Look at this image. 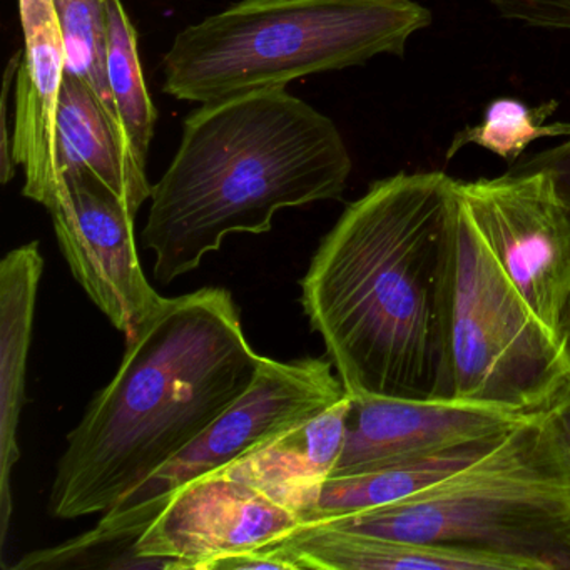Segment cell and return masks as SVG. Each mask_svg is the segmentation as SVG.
<instances>
[{"label":"cell","mask_w":570,"mask_h":570,"mask_svg":"<svg viewBox=\"0 0 570 570\" xmlns=\"http://www.w3.org/2000/svg\"><path fill=\"white\" fill-rule=\"evenodd\" d=\"M350 410L352 396L346 393L325 412L279 433L223 470L252 483L305 520L318 502L323 483L338 465Z\"/></svg>","instance_id":"4fadbf2b"},{"label":"cell","mask_w":570,"mask_h":570,"mask_svg":"<svg viewBox=\"0 0 570 570\" xmlns=\"http://www.w3.org/2000/svg\"><path fill=\"white\" fill-rule=\"evenodd\" d=\"M542 413L549 429L556 435L557 442L562 446L563 453L570 463V382L553 396Z\"/></svg>","instance_id":"603a6c76"},{"label":"cell","mask_w":570,"mask_h":570,"mask_svg":"<svg viewBox=\"0 0 570 570\" xmlns=\"http://www.w3.org/2000/svg\"><path fill=\"white\" fill-rule=\"evenodd\" d=\"M352 168L335 122L285 88L202 105L153 186L142 243L155 278L195 272L226 236L272 232L282 209L342 199Z\"/></svg>","instance_id":"3957f363"},{"label":"cell","mask_w":570,"mask_h":570,"mask_svg":"<svg viewBox=\"0 0 570 570\" xmlns=\"http://www.w3.org/2000/svg\"><path fill=\"white\" fill-rule=\"evenodd\" d=\"M45 269L39 243L19 246L0 263V533L12 515L11 476L19 460L18 426L24 403L36 299Z\"/></svg>","instance_id":"5bb4252c"},{"label":"cell","mask_w":570,"mask_h":570,"mask_svg":"<svg viewBox=\"0 0 570 570\" xmlns=\"http://www.w3.org/2000/svg\"><path fill=\"white\" fill-rule=\"evenodd\" d=\"M459 181L399 173L346 206L302 305L350 396L453 400L450 306Z\"/></svg>","instance_id":"6da1fadb"},{"label":"cell","mask_w":570,"mask_h":570,"mask_svg":"<svg viewBox=\"0 0 570 570\" xmlns=\"http://www.w3.org/2000/svg\"><path fill=\"white\" fill-rule=\"evenodd\" d=\"M557 108L559 102L556 99L535 108L523 105L519 99H495L487 106L480 125L456 132L446 159H452L466 145H475L505 159L509 166L515 165L533 141L559 136L570 138V122H546Z\"/></svg>","instance_id":"d6986e66"},{"label":"cell","mask_w":570,"mask_h":570,"mask_svg":"<svg viewBox=\"0 0 570 570\" xmlns=\"http://www.w3.org/2000/svg\"><path fill=\"white\" fill-rule=\"evenodd\" d=\"M48 212L79 285L126 340L135 336L165 302L139 262L138 213L89 173L61 176L58 198Z\"/></svg>","instance_id":"30bf717a"},{"label":"cell","mask_w":570,"mask_h":570,"mask_svg":"<svg viewBox=\"0 0 570 570\" xmlns=\"http://www.w3.org/2000/svg\"><path fill=\"white\" fill-rule=\"evenodd\" d=\"M559 333L570 348V289L567 293L566 302H563L562 312H560Z\"/></svg>","instance_id":"cb8c5ba5"},{"label":"cell","mask_w":570,"mask_h":570,"mask_svg":"<svg viewBox=\"0 0 570 570\" xmlns=\"http://www.w3.org/2000/svg\"><path fill=\"white\" fill-rule=\"evenodd\" d=\"M308 570H505L490 557L452 547L313 525L289 537Z\"/></svg>","instance_id":"e0dca14e"},{"label":"cell","mask_w":570,"mask_h":570,"mask_svg":"<svg viewBox=\"0 0 570 570\" xmlns=\"http://www.w3.org/2000/svg\"><path fill=\"white\" fill-rule=\"evenodd\" d=\"M108 4L109 0H52L65 38L66 72L85 81L119 122L108 79Z\"/></svg>","instance_id":"ffe728a7"},{"label":"cell","mask_w":570,"mask_h":570,"mask_svg":"<svg viewBox=\"0 0 570 570\" xmlns=\"http://www.w3.org/2000/svg\"><path fill=\"white\" fill-rule=\"evenodd\" d=\"M503 436L475 440L353 475L332 476L323 483L318 502L303 520V527L382 509L419 495L485 455Z\"/></svg>","instance_id":"2e32d148"},{"label":"cell","mask_w":570,"mask_h":570,"mask_svg":"<svg viewBox=\"0 0 570 570\" xmlns=\"http://www.w3.org/2000/svg\"><path fill=\"white\" fill-rule=\"evenodd\" d=\"M108 79L126 141L132 155L148 166L158 112L142 76L138 31L121 0L108 4Z\"/></svg>","instance_id":"ac0fdd59"},{"label":"cell","mask_w":570,"mask_h":570,"mask_svg":"<svg viewBox=\"0 0 570 570\" xmlns=\"http://www.w3.org/2000/svg\"><path fill=\"white\" fill-rule=\"evenodd\" d=\"M449 330L453 400L533 415L570 382L569 345L527 305L462 199Z\"/></svg>","instance_id":"8992f818"},{"label":"cell","mask_w":570,"mask_h":570,"mask_svg":"<svg viewBox=\"0 0 570 570\" xmlns=\"http://www.w3.org/2000/svg\"><path fill=\"white\" fill-rule=\"evenodd\" d=\"M460 199L527 305L559 333L570 289V218L540 173L459 181Z\"/></svg>","instance_id":"ba28073f"},{"label":"cell","mask_w":570,"mask_h":570,"mask_svg":"<svg viewBox=\"0 0 570 570\" xmlns=\"http://www.w3.org/2000/svg\"><path fill=\"white\" fill-rule=\"evenodd\" d=\"M24 55L16 88L12 159L24 169L22 195L46 209L59 193L56 116L66 75V49L52 0H19Z\"/></svg>","instance_id":"7c38bea8"},{"label":"cell","mask_w":570,"mask_h":570,"mask_svg":"<svg viewBox=\"0 0 570 570\" xmlns=\"http://www.w3.org/2000/svg\"><path fill=\"white\" fill-rule=\"evenodd\" d=\"M302 517L219 469L179 487L135 546L151 569L206 570L213 560L278 546Z\"/></svg>","instance_id":"9c48e42d"},{"label":"cell","mask_w":570,"mask_h":570,"mask_svg":"<svg viewBox=\"0 0 570 570\" xmlns=\"http://www.w3.org/2000/svg\"><path fill=\"white\" fill-rule=\"evenodd\" d=\"M308 570L302 553L292 543L282 542L278 546L262 547L248 552L233 553L213 560L206 570Z\"/></svg>","instance_id":"7402d4cb"},{"label":"cell","mask_w":570,"mask_h":570,"mask_svg":"<svg viewBox=\"0 0 570 570\" xmlns=\"http://www.w3.org/2000/svg\"><path fill=\"white\" fill-rule=\"evenodd\" d=\"M345 395L330 358H265L252 386L218 420L102 513L98 525L82 539L99 547L135 549L141 533L179 487L236 462L279 433L325 412Z\"/></svg>","instance_id":"52a82bcc"},{"label":"cell","mask_w":570,"mask_h":570,"mask_svg":"<svg viewBox=\"0 0 570 570\" xmlns=\"http://www.w3.org/2000/svg\"><path fill=\"white\" fill-rule=\"evenodd\" d=\"M58 176L89 173L139 213L151 199L148 166L129 148L119 122L81 79L66 72L56 116Z\"/></svg>","instance_id":"9a60e30c"},{"label":"cell","mask_w":570,"mask_h":570,"mask_svg":"<svg viewBox=\"0 0 570 570\" xmlns=\"http://www.w3.org/2000/svg\"><path fill=\"white\" fill-rule=\"evenodd\" d=\"M529 416L459 400L352 396L345 449L332 476L507 435Z\"/></svg>","instance_id":"8fae6325"},{"label":"cell","mask_w":570,"mask_h":570,"mask_svg":"<svg viewBox=\"0 0 570 570\" xmlns=\"http://www.w3.org/2000/svg\"><path fill=\"white\" fill-rule=\"evenodd\" d=\"M318 525L466 550L505 570H570L569 459L535 413L419 495Z\"/></svg>","instance_id":"5b68a950"},{"label":"cell","mask_w":570,"mask_h":570,"mask_svg":"<svg viewBox=\"0 0 570 570\" xmlns=\"http://www.w3.org/2000/svg\"><path fill=\"white\" fill-rule=\"evenodd\" d=\"M265 358L249 345L228 289L165 298L126 340L115 379L69 433L51 515L108 512L218 420Z\"/></svg>","instance_id":"7a4b0ae2"},{"label":"cell","mask_w":570,"mask_h":570,"mask_svg":"<svg viewBox=\"0 0 570 570\" xmlns=\"http://www.w3.org/2000/svg\"><path fill=\"white\" fill-rule=\"evenodd\" d=\"M507 171L513 175H532V173L546 175L557 199L570 218V138L569 141L529 156L523 161L519 159L515 165L509 166Z\"/></svg>","instance_id":"44dd1931"},{"label":"cell","mask_w":570,"mask_h":570,"mask_svg":"<svg viewBox=\"0 0 570 570\" xmlns=\"http://www.w3.org/2000/svg\"><path fill=\"white\" fill-rule=\"evenodd\" d=\"M432 21L416 0H242L176 35L163 91L212 105L376 56L402 58Z\"/></svg>","instance_id":"277c9868"}]
</instances>
